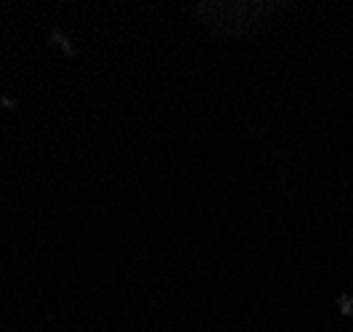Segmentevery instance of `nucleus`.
<instances>
[]
</instances>
